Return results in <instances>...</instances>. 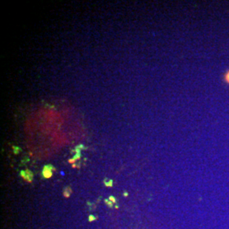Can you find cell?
Listing matches in <instances>:
<instances>
[{
    "mask_svg": "<svg viewBox=\"0 0 229 229\" xmlns=\"http://www.w3.org/2000/svg\"><path fill=\"white\" fill-rule=\"evenodd\" d=\"M52 169H54L52 166H46L44 168V176L45 178H50L52 176Z\"/></svg>",
    "mask_w": 229,
    "mask_h": 229,
    "instance_id": "obj_1",
    "label": "cell"
},
{
    "mask_svg": "<svg viewBox=\"0 0 229 229\" xmlns=\"http://www.w3.org/2000/svg\"><path fill=\"white\" fill-rule=\"evenodd\" d=\"M21 176L23 177L24 178H26L27 181H29V182H31L32 181V173L30 171H22L21 172Z\"/></svg>",
    "mask_w": 229,
    "mask_h": 229,
    "instance_id": "obj_2",
    "label": "cell"
},
{
    "mask_svg": "<svg viewBox=\"0 0 229 229\" xmlns=\"http://www.w3.org/2000/svg\"><path fill=\"white\" fill-rule=\"evenodd\" d=\"M224 80H225L226 83L229 84V71H227V73H226L225 76H224Z\"/></svg>",
    "mask_w": 229,
    "mask_h": 229,
    "instance_id": "obj_3",
    "label": "cell"
},
{
    "mask_svg": "<svg viewBox=\"0 0 229 229\" xmlns=\"http://www.w3.org/2000/svg\"><path fill=\"white\" fill-rule=\"evenodd\" d=\"M14 150H15V153H16V154H18L17 152H18V151H20V150L19 148H17V149H16V147H14Z\"/></svg>",
    "mask_w": 229,
    "mask_h": 229,
    "instance_id": "obj_4",
    "label": "cell"
}]
</instances>
